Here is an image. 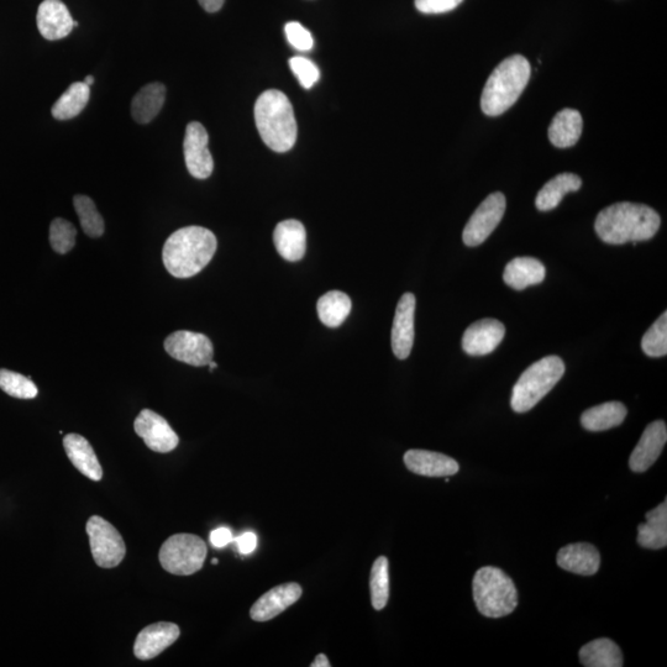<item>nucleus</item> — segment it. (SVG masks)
Listing matches in <instances>:
<instances>
[{"label": "nucleus", "instance_id": "obj_1", "mask_svg": "<svg viewBox=\"0 0 667 667\" xmlns=\"http://www.w3.org/2000/svg\"><path fill=\"white\" fill-rule=\"evenodd\" d=\"M660 215L645 204H612L597 215L595 229L609 245H623L654 238L660 228Z\"/></svg>", "mask_w": 667, "mask_h": 667}, {"label": "nucleus", "instance_id": "obj_2", "mask_svg": "<svg viewBox=\"0 0 667 667\" xmlns=\"http://www.w3.org/2000/svg\"><path fill=\"white\" fill-rule=\"evenodd\" d=\"M217 248L218 241L212 231L186 227L175 231L166 240L162 261L173 277L189 278L206 269Z\"/></svg>", "mask_w": 667, "mask_h": 667}, {"label": "nucleus", "instance_id": "obj_3", "mask_svg": "<svg viewBox=\"0 0 667 667\" xmlns=\"http://www.w3.org/2000/svg\"><path fill=\"white\" fill-rule=\"evenodd\" d=\"M255 122L262 141L276 152H287L297 141V122L290 99L270 89L257 98Z\"/></svg>", "mask_w": 667, "mask_h": 667}, {"label": "nucleus", "instance_id": "obj_4", "mask_svg": "<svg viewBox=\"0 0 667 667\" xmlns=\"http://www.w3.org/2000/svg\"><path fill=\"white\" fill-rule=\"evenodd\" d=\"M530 63L522 55H513L498 65L483 88L482 112L498 117L516 104L530 80Z\"/></svg>", "mask_w": 667, "mask_h": 667}, {"label": "nucleus", "instance_id": "obj_5", "mask_svg": "<svg viewBox=\"0 0 667 667\" xmlns=\"http://www.w3.org/2000/svg\"><path fill=\"white\" fill-rule=\"evenodd\" d=\"M474 601L482 616L502 618L518 606V593L506 572L495 566L482 567L474 577Z\"/></svg>", "mask_w": 667, "mask_h": 667}, {"label": "nucleus", "instance_id": "obj_6", "mask_svg": "<svg viewBox=\"0 0 667 667\" xmlns=\"http://www.w3.org/2000/svg\"><path fill=\"white\" fill-rule=\"evenodd\" d=\"M565 374L559 356H546L525 370L513 387L511 406L514 412L527 413L553 390Z\"/></svg>", "mask_w": 667, "mask_h": 667}, {"label": "nucleus", "instance_id": "obj_7", "mask_svg": "<svg viewBox=\"0 0 667 667\" xmlns=\"http://www.w3.org/2000/svg\"><path fill=\"white\" fill-rule=\"evenodd\" d=\"M208 548L203 539L193 534H176L168 538L160 549V563L167 572L189 576L202 569Z\"/></svg>", "mask_w": 667, "mask_h": 667}, {"label": "nucleus", "instance_id": "obj_8", "mask_svg": "<svg viewBox=\"0 0 667 667\" xmlns=\"http://www.w3.org/2000/svg\"><path fill=\"white\" fill-rule=\"evenodd\" d=\"M87 534L92 556L99 567L113 569L125 558L126 546L122 534L104 518L93 516L87 522Z\"/></svg>", "mask_w": 667, "mask_h": 667}, {"label": "nucleus", "instance_id": "obj_9", "mask_svg": "<svg viewBox=\"0 0 667 667\" xmlns=\"http://www.w3.org/2000/svg\"><path fill=\"white\" fill-rule=\"evenodd\" d=\"M506 197L501 192L490 194L480 207L472 214L462 233V240L470 248L479 246L490 238V235L501 223L506 213Z\"/></svg>", "mask_w": 667, "mask_h": 667}, {"label": "nucleus", "instance_id": "obj_10", "mask_svg": "<svg viewBox=\"0 0 667 667\" xmlns=\"http://www.w3.org/2000/svg\"><path fill=\"white\" fill-rule=\"evenodd\" d=\"M165 350L173 359L196 367L208 366L214 356L213 343L208 336L187 330L168 336Z\"/></svg>", "mask_w": 667, "mask_h": 667}, {"label": "nucleus", "instance_id": "obj_11", "mask_svg": "<svg viewBox=\"0 0 667 667\" xmlns=\"http://www.w3.org/2000/svg\"><path fill=\"white\" fill-rule=\"evenodd\" d=\"M208 144L209 135L206 128L198 122L189 123L183 141V151H185L187 170L197 180H206L214 170V160Z\"/></svg>", "mask_w": 667, "mask_h": 667}, {"label": "nucleus", "instance_id": "obj_12", "mask_svg": "<svg viewBox=\"0 0 667 667\" xmlns=\"http://www.w3.org/2000/svg\"><path fill=\"white\" fill-rule=\"evenodd\" d=\"M136 434L145 441L147 448L155 453L167 454L177 448L180 439L167 420L150 409L141 411L135 419Z\"/></svg>", "mask_w": 667, "mask_h": 667}, {"label": "nucleus", "instance_id": "obj_13", "mask_svg": "<svg viewBox=\"0 0 667 667\" xmlns=\"http://www.w3.org/2000/svg\"><path fill=\"white\" fill-rule=\"evenodd\" d=\"M416 303L413 293H404L398 302L395 319H393L391 341L393 354L399 360H406L412 353Z\"/></svg>", "mask_w": 667, "mask_h": 667}, {"label": "nucleus", "instance_id": "obj_14", "mask_svg": "<svg viewBox=\"0 0 667 667\" xmlns=\"http://www.w3.org/2000/svg\"><path fill=\"white\" fill-rule=\"evenodd\" d=\"M506 328L497 319H482L472 323L462 336V349L470 356L493 353L502 343Z\"/></svg>", "mask_w": 667, "mask_h": 667}, {"label": "nucleus", "instance_id": "obj_15", "mask_svg": "<svg viewBox=\"0 0 667 667\" xmlns=\"http://www.w3.org/2000/svg\"><path fill=\"white\" fill-rule=\"evenodd\" d=\"M666 441V423L663 420H656V422L649 424L647 429L644 430L638 445L635 446L632 455H630V470L635 474H643V472L648 471L663 453Z\"/></svg>", "mask_w": 667, "mask_h": 667}, {"label": "nucleus", "instance_id": "obj_16", "mask_svg": "<svg viewBox=\"0 0 667 667\" xmlns=\"http://www.w3.org/2000/svg\"><path fill=\"white\" fill-rule=\"evenodd\" d=\"M181 630L175 623L159 622L144 628L134 644V654L139 660H151L164 653L180 638Z\"/></svg>", "mask_w": 667, "mask_h": 667}, {"label": "nucleus", "instance_id": "obj_17", "mask_svg": "<svg viewBox=\"0 0 667 667\" xmlns=\"http://www.w3.org/2000/svg\"><path fill=\"white\" fill-rule=\"evenodd\" d=\"M302 597V587L296 582L272 588L254 603L250 616L255 622H267L286 611Z\"/></svg>", "mask_w": 667, "mask_h": 667}, {"label": "nucleus", "instance_id": "obj_18", "mask_svg": "<svg viewBox=\"0 0 667 667\" xmlns=\"http://www.w3.org/2000/svg\"><path fill=\"white\" fill-rule=\"evenodd\" d=\"M38 28L46 40L67 38L75 26L71 13L61 0H44L38 10Z\"/></svg>", "mask_w": 667, "mask_h": 667}, {"label": "nucleus", "instance_id": "obj_19", "mask_svg": "<svg viewBox=\"0 0 667 667\" xmlns=\"http://www.w3.org/2000/svg\"><path fill=\"white\" fill-rule=\"evenodd\" d=\"M404 464L413 474L425 477H450L458 474V461L428 450H409L404 455Z\"/></svg>", "mask_w": 667, "mask_h": 667}, {"label": "nucleus", "instance_id": "obj_20", "mask_svg": "<svg viewBox=\"0 0 667 667\" xmlns=\"http://www.w3.org/2000/svg\"><path fill=\"white\" fill-rule=\"evenodd\" d=\"M558 565L565 571L582 576L596 575L601 566L600 551L588 543H576L564 546L559 551Z\"/></svg>", "mask_w": 667, "mask_h": 667}, {"label": "nucleus", "instance_id": "obj_21", "mask_svg": "<svg viewBox=\"0 0 667 667\" xmlns=\"http://www.w3.org/2000/svg\"><path fill=\"white\" fill-rule=\"evenodd\" d=\"M273 243H275L278 254L286 261L302 260L307 249L306 228L298 220H285L273 231Z\"/></svg>", "mask_w": 667, "mask_h": 667}, {"label": "nucleus", "instance_id": "obj_22", "mask_svg": "<svg viewBox=\"0 0 667 667\" xmlns=\"http://www.w3.org/2000/svg\"><path fill=\"white\" fill-rule=\"evenodd\" d=\"M63 448H65L68 459L82 475L92 481H101L103 469L96 453L86 438L78 434H67L63 439Z\"/></svg>", "mask_w": 667, "mask_h": 667}, {"label": "nucleus", "instance_id": "obj_23", "mask_svg": "<svg viewBox=\"0 0 667 667\" xmlns=\"http://www.w3.org/2000/svg\"><path fill=\"white\" fill-rule=\"evenodd\" d=\"M545 275L543 262L534 257H517L506 266L503 281L513 290L523 291L525 288L542 283Z\"/></svg>", "mask_w": 667, "mask_h": 667}, {"label": "nucleus", "instance_id": "obj_24", "mask_svg": "<svg viewBox=\"0 0 667 667\" xmlns=\"http://www.w3.org/2000/svg\"><path fill=\"white\" fill-rule=\"evenodd\" d=\"M166 99L165 84L155 82L141 88L131 102V115L136 123L149 124L164 107Z\"/></svg>", "mask_w": 667, "mask_h": 667}, {"label": "nucleus", "instance_id": "obj_25", "mask_svg": "<svg viewBox=\"0 0 667 667\" xmlns=\"http://www.w3.org/2000/svg\"><path fill=\"white\" fill-rule=\"evenodd\" d=\"M584 128V122L579 112L575 109H564L555 115L549 128V139L551 144L560 149H566L576 145L580 140Z\"/></svg>", "mask_w": 667, "mask_h": 667}, {"label": "nucleus", "instance_id": "obj_26", "mask_svg": "<svg viewBox=\"0 0 667 667\" xmlns=\"http://www.w3.org/2000/svg\"><path fill=\"white\" fill-rule=\"evenodd\" d=\"M627 407L621 402H607L587 409L581 416V424L588 432H605L619 427L627 417Z\"/></svg>", "mask_w": 667, "mask_h": 667}, {"label": "nucleus", "instance_id": "obj_27", "mask_svg": "<svg viewBox=\"0 0 667 667\" xmlns=\"http://www.w3.org/2000/svg\"><path fill=\"white\" fill-rule=\"evenodd\" d=\"M582 186L581 178L574 173H560L540 189L535 206L540 212H549L559 206L567 193L577 192Z\"/></svg>", "mask_w": 667, "mask_h": 667}, {"label": "nucleus", "instance_id": "obj_28", "mask_svg": "<svg viewBox=\"0 0 667 667\" xmlns=\"http://www.w3.org/2000/svg\"><path fill=\"white\" fill-rule=\"evenodd\" d=\"M647 523L638 527V544L645 549L659 550L667 545V503L647 513Z\"/></svg>", "mask_w": 667, "mask_h": 667}, {"label": "nucleus", "instance_id": "obj_29", "mask_svg": "<svg viewBox=\"0 0 667 667\" xmlns=\"http://www.w3.org/2000/svg\"><path fill=\"white\" fill-rule=\"evenodd\" d=\"M581 664L586 667H622L621 648L611 639L593 640L580 650Z\"/></svg>", "mask_w": 667, "mask_h": 667}, {"label": "nucleus", "instance_id": "obj_30", "mask_svg": "<svg viewBox=\"0 0 667 667\" xmlns=\"http://www.w3.org/2000/svg\"><path fill=\"white\" fill-rule=\"evenodd\" d=\"M89 97H91V87L84 82L72 83L52 107V117L57 120H70L78 117L87 107Z\"/></svg>", "mask_w": 667, "mask_h": 667}, {"label": "nucleus", "instance_id": "obj_31", "mask_svg": "<svg viewBox=\"0 0 667 667\" xmlns=\"http://www.w3.org/2000/svg\"><path fill=\"white\" fill-rule=\"evenodd\" d=\"M351 307L353 304L348 294L340 291L325 293L317 304L320 322L329 328H338L349 317Z\"/></svg>", "mask_w": 667, "mask_h": 667}, {"label": "nucleus", "instance_id": "obj_32", "mask_svg": "<svg viewBox=\"0 0 667 667\" xmlns=\"http://www.w3.org/2000/svg\"><path fill=\"white\" fill-rule=\"evenodd\" d=\"M73 204L80 218L81 227L89 238H101L104 234L105 225L101 213L98 212L96 203L87 196L77 194L73 198Z\"/></svg>", "mask_w": 667, "mask_h": 667}, {"label": "nucleus", "instance_id": "obj_33", "mask_svg": "<svg viewBox=\"0 0 667 667\" xmlns=\"http://www.w3.org/2000/svg\"><path fill=\"white\" fill-rule=\"evenodd\" d=\"M370 588L372 607L382 611L390 598V572L386 556H380L372 566Z\"/></svg>", "mask_w": 667, "mask_h": 667}, {"label": "nucleus", "instance_id": "obj_34", "mask_svg": "<svg viewBox=\"0 0 667 667\" xmlns=\"http://www.w3.org/2000/svg\"><path fill=\"white\" fill-rule=\"evenodd\" d=\"M0 388L10 397L19 399H33L39 393L30 377L5 369L0 370Z\"/></svg>", "mask_w": 667, "mask_h": 667}, {"label": "nucleus", "instance_id": "obj_35", "mask_svg": "<svg viewBox=\"0 0 667 667\" xmlns=\"http://www.w3.org/2000/svg\"><path fill=\"white\" fill-rule=\"evenodd\" d=\"M642 349L650 357H663L667 354V313L651 325L642 339Z\"/></svg>", "mask_w": 667, "mask_h": 667}, {"label": "nucleus", "instance_id": "obj_36", "mask_svg": "<svg viewBox=\"0 0 667 667\" xmlns=\"http://www.w3.org/2000/svg\"><path fill=\"white\" fill-rule=\"evenodd\" d=\"M77 230L66 219L56 218L50 227V244L57 254L65 255L76 245Z\"/></svg>", "mask_w": 667, "mask_h": 667}, {"label": "nucleus", "instance_id": "obj_37", "mask_svg": "<svg viewBox=\"0 0 667 667\" xmlns=\"http://www.w3.org/2000/svg\"><path fill=\"white\" fill-rule=\"evenodd\" d=\"M290 66L299 83L302 84V87L309 89L318 82L320 77L319 68L314 62L306 59V57H292Z\"/></svg>", "mask_w": 667, "mask_h": 667}, {"label": "nucleus", "instance_id": "obj_38", "mask_svg": "<svg viewBox=\"0 0 667 667\" xmlns=\"http://www.w3.org/2000/svg\"><path fill=\"white\" fill-rule=\"evenodd\" d=\"M285 33L288 42L298 51H311L314 46L313 36L311 31L304 28L302 24L297 21H291L285 26Z\"/></svg>", "mask_w": 667, "mask_h": 667}, {"label": "nucleus", "instance_id": "obj_39", "mask_svg": "<svg viewBox=\"0 0 667 667\" xmlns=\"http://www.w3.org/2000/svg\"><path fill=\"white\" fill-rule=\"evenodd\" d=\"M464 0H416V8L423 14H444L451 12Z\"/></svg>", "mask_w": 667, "mask_h": 667}, {"label": "nucleus", "instance_id": "obj_40", "mask_svg": "<svg viewBox=\"0 0 667 667\" xmlns=\"http://www.w3.org/2000/svg\"><path fill=\"white\" fill-rule=\"evenodd\" d=\"M231 542H234V537L229 528H218L210 534V543H212L214 548H224V546L229 545Z\"/></svg>", "mask_w": 667, "mask_h": 667}, {"label": "nucleus", "instance_id": "obj_41", "mask_svg": "<svg viewBox=\"0 0 667 667\" xmlns=\"http://www.w3.org/2000/svg\"><path fill=\"white\" fill-rule=\"evenodd\" d=\"M235 543L238 545V549L241 554L249 555L252 551H255L257 546V537L254 533H244L240 537L235 538Z\"/></svg>", "mask_w": 667, "mask_h": 667}, {"label": "nucleus", "instance_id": "obj_42", "mask_svg": "<svg viewBox=\"0 0 667 667\" xmlns=\"http://www.w3.org/2000/svg\"><path fill=\"white\" fill-rule=\"evenodd\" d=\"M202 8L208 13H217L223 8L225 0H198Z\"/></svg>", "mask_w": 667, "mask_h": 667}, {"label": "nucleus", "instance_id": "obj_43", "mask_svg": "<svg viewBox=\"0 0 667 667\" xmlns=\"http://www.w3.org/2000/svg\"><path fill=\"white\" fill-rule=\"evenodd\" d=\"M312 667H329L330 663L327 658V655L319 654L317 658L313 661Z\"/></svg>", "mask_w": 667, "mask_h": 667}, {"label": "nucleus", "instance_id": "obj_44", "mask_svg": "<svg viewBox=\"0 0 667 667\" xmlns=\"http://www.w3.org/2000/svg\"><path fill=\"white\" fill-rule=\"evenodd\" d=\"M84 83L87 84V86L91 87L92 84H94V77L93 76H87L84 78Z\"/></svg>", "mask_w": 667, "mask_h": 667}, {"label": "nucleus", "instance_id": "obj_45", "mask_svg": "<svg viewBox=\"0 0 667 667\" xmlns=\"http://www.w3.org/2000/svg\"><path fill=\"white\" fill-rule=\"evenodd\" d=\"M208 366H209V369H210V370H214V369H217L218 364H217V362L210 361L209 364H208Z\"/></svg>", "mask_w": 667, "mask_h": 667}, {"label": "nucleus", "instance_id": "obj_46", "mask_svg": "<svg viewBox=\"0 0 667 667\" xmlns=\"http://www.w3.org/2000/svg\"><path fill=\"white\" fill-rule=\"evenodd\" d=\"M213 564H214V565H217V564H218V560H217V559H214V560H213Z\"/></svg>", "mask_w": 667, "mask_h": 667}]
</instances>
